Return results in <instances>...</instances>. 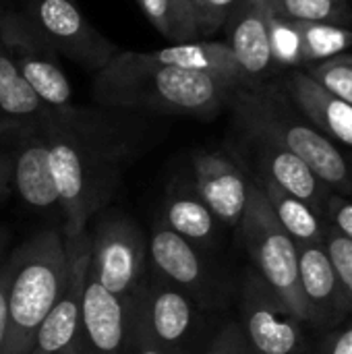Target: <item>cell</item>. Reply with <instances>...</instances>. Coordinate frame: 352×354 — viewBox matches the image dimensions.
Wrapping results in <instances>:
<instances>
[{
    "label": "cell",
    "instance_id": "1",
    "mask_svg": "<svg viewBox=\"0 0 352 354\" xmlns=\"http://www.w3.org/2000/svg\"><path fill=\"white\" fill-rule=\"evenodd\" d=\"M64 239L87 230L89 220L116 191L122 166L133 153L135 135L114 108L66 106L44 122Z\"/></svg>",
    "mask_w": 352,
    "mask_h": 354
},
{
    "label": "cell",
    "instance_id": "2",
    "mask_svg": "<svg viewBox=\"0 0 352 354\" xmlns=\"http://www.w3.org/2000/svg\"><path fill=\"white\" fill-rule=\"evenodd\" d=\"M93 100L104 108L214 118L232 87L205 73L162 64L149 52H118L93 73Z\"/></svg>",
    "mask_w": 352,
    "mask_h": 354
},
{
    "label": "cell",
    "instance_id": "3",
    "mask_svg": "<svg viewBox=\"0 0 352 354\" xmlns=\"http://www.w3.org/2000/svg\"><path fill=\"white\" fill-rule=\"evenodd\" d=\"M234 122L247 139L266 141L299 156L328 187L349 193L352 170L322 131H317L290 102L280 83L263 81L259 85L237 87L228 100Z\"/></svg>",
    "mask_w": 352,
    "mask_h": 354
},
{
    "label": "cell",
    "instance_id": "4",
    "mask_svg": "<svg viewBox=\"0 0 352 354\" xmlns=\"http://www.w3.org/2000/svg\"><path fill=\"white\" fill-rule=\"evenodd\" d=\"M66 278L64 236L41 230L12 253L6 295V338L2 354H29L35 334L54 307Z\"/></svg>",
    "mask_w": 352,
    "mask_h": 354
},
{
    "label": "cell",
    "instance_id": "5",
    "mask_svg": "<svg viewBox=\"0 0 352 354\" xmlns=\"http://www.w3.org/2000/svg\"><path fill=\"white\" fill-rule=\"evenodd\" d=\"M239 228L259 278L301 322H313L299 284L297 243L280 226L257 180H251L249 201Z\"/></svg>",
    "mask_w": 352,
    "mask_h": 354
},
{
    "label": "cell",
    "instance_id": "6",
    "mask_svg": "<svg viewBox=\"0 0 352 354\" xmlns=\"http://www.w3.org/2000/svg\"><path fill=\"white\" fill-rule=\"evenodd\" d=\"M124 344L151 346L174 354L197 326L193 299L164 282L162 278H145L122 301Z\"/></svg>",
    "mask_w": 352,
    "mask_h": 354
},
{
    "label": "cell",
    "instance_id": "7",
    "mask_svg": "<svg viewBox=\"0 0 352 354\" xmlns=\"http://www.w3.org/2000/svg\"><path fill=\"white\" fill-rule=\"evenodd\" d=\"M0 46L48 108L60 110L71 106L73 87L60 68L58 54L27 12L0 8Z\"/></svg>",
    "mask_w": 352,
    "mask_h": 354
},
{
    "label": "cell",
    "instance_id": "8",
    "mask_svg": "<svg viewBox=\"0 0 352 354\" xmlns=\"http://www.w3.org/2000/svg\"><path fill=\"white\" fill-rule=\"evenodd\" d=\"M147 241L124 216H108L89 234V276L112 297L124 301L145 276Z\"/></svg>",
    "mask_w": 352,
    "mask_h": 354
},
{
    "label": "cell",
    "instance_id": "9",
    "mask_svg": "<svg viewBox=\"0 0 352 354\" xmlns=\"http://www.w3.org/2000/svg\"><path fill=\"white\" fill-rule=\"evenodd\" d=\"M27 17L56 54L91 73H98L118 54L116 44L89 23L75 0H29Z\"/></svg>",
    "mask_w": 352,
    "mask_h": 354
},
{
    "label": "cell",
    "instance_id": "10",
    "mask_svg": "<svg viewBox=\"0 0 352 354\" xmlns=\"http://www.w3.org/2000/svg\"><path fill=\"white\" fill-rule=\"evenodd\" d=\"M241 315V330L253 354H299L303 346V322L259 278L257 272H249L245 276Z\"/></svg>",
    "mask_w": 352,
    "mask_h": 354
},
{
    "label": "cell",
    "instance_id": "11",
    "mask_svg": "<svg viewBox=\"0 0 352 354\" xmlns=\"http://www.w3.org/2000/svg\"><path fill=\"white\" fill-rule=\"evenodd\" d=\"M66 247V278L62 290L41 322L33 348L29 354H64L71 351L77 338L87 270H89V234L87 230L64 239Z\"/></svg>",
    "mask_w": 352,
    "mask_h": 354
},
{
    "label": "cell",
    "instance_id": "12",
    "mask_svg": "<svg viewBox=\"0 0 352 354\" xmlns=\"http://www.w3.org/2000/svg\"><path fill=\"white\" fill-rule=\"evenodd\" d=\"M270 4L268 0H241L226 19L228 48L241 68L243 87L268 81L274 68L270 46Z\"/></svg>",
    "mask_w": 352,
    "mask_h": 354
},
{
    "label": "cell",
    "instance_id": "13",
    "mask_svg": "<svg viewBox=\"0 0 352 354\" xmlns=\"http://www.w3.org/2000/svg\"><path fill=\"white\" fill-rule=\"evenodd\" d=\"M193 185L218 222L239 226L249 201L251 178L243 168L220 151L193 156Z\"/></svg>",
    "mask_w": 352,
    "mask_h": 354
},
{
    "label": "cell",
    "instance_id": "14",
    "mask_svg": "<svg viewBox=\"0 0 352 354\" xmlns=\"http://www.w3.org/2000/svg\"><path fill=\"white\" fill-rule=\"evenodd\" d=\"M2 145L10 149L12 178L21 199L35 209H50L58 205L56 189L50 168V145L44 129L25 131L8 137Z\"/></svg>",
    "mask_w": 352,
    "mask_h": 354
},
{
    "label": "cell",
    "instance_id": "15",
    "mask_svg": "<svg viewBox=\"0 0 352 354\" xmlns=\"http://www.w3.org/2000/svg\"><path fill=\"white\" fill-rule=\"evenodd\" d=\"M147 257L151 259L158 278L170 286L193 297H205L210 292V272L199 253V247L176 234L164 224L154 228L147 243Z\"/></svg>",
    "mask_w": 352,
    "mask_h": 354
},
{
    "label": "cell",
    "instance_id": "16",
    "mask_svg": "<svg viewBox=\"0 0 352 354\" xmlns=\"http://www.w3.org/2000/svg\"><path fill=\"white\" fill-rule=\"evenodd\" d=\"M124 353V313L122 301L106 292L87 270L83 307L73 354Z\"/></svg>",
    "mask_w": 352,
    "mask_h": 354
},
{
    "label": "cell",
    "instance_id": "17",
    "mask_svg": "<svg viewBox=\"0 0 352 354\" xmlns=\"http://www.w3.org/2000/svg\"><path fill=\"white\" fill-rule=\"evenodd\" d=\"M297 110L328 139L352 147V106L324 89L303 68H290L280 81Z\"/></svg>",
    "mask_w": 352,
    "mask_h": 354
},
{
    "label": "cell",
    "instance_id": "18",
    "mask_svg": "<svg viewBox=\"0 0 352 354\" xmlns=\"http://www.w3.org/2000/svg\"><path fill=\"white\" fill-rule=\"evenodd\" d=\"M249 141L255 147L261 178L272 180L288 195L301 199L315 214H326V205L330 199L328 185L299 156L266 141H255V139Z\"/></svg>",
    "mask_w": 352,
    "mask_h": 354
},
{
    "label": "cell",
    "instance_id": "19",
    "mask_svg": "<svg viewBox=\"0 0 352 354\" xmlns=\"http://www.w3.org/2000/svg\"><path fill=\"white\" fill-rule=\"evenodd\" d=\"M50 112L0 46V145L12 135L44 127Z\"/></svg>",
    "mask_w": 352,
    "mask_h": 354
},
{
    "label": "cell",
    "instance_id": "20",
    "mask_svg": "<svg viewBox=\"0 0 352 354\" xmlns=\"http://www.w3.org/2000/svg\"><path fill=\"white\" fill-rule=\"evenodd\" d=\"M299 251V284L303 299L311 311L313 324H322L344 311L342 290L334 266L324 245H297Z\"/></svg>",
    "mask_w": 352,
    "mask_h": 354
},
{
    "label": "cell",
    "instance_id": "21",
    "mask_svg": "<svg viewBox=\"0 0 352 354\" xmlns=\"http://www.w3.org/2000/svg\"><path fill=\"white\" fill-rule=\"evenodd\" d=\"M154 60L170 66H178L185 71L205 73L214 79L224 81L232 89L243 87L241 68L232 56V50L226 41H180L170 48L149 52Z\"/></svg>",
    "mask_w": 352,
    "mask_h": 354
},
{
    "label": "cell",
    "instance_id": "22",
    "mask_svg": "<svg viewBox=\"0 0 352 354\" xmlns=\"http://www.w3.org/2000/svg\"><path fill=\"white\" fill-rule=\"evenodd\" d=\"M164 226L180 234L195 247L212 245L218 232V220L199 197L193 180H180L170 187L164 201Z\"/></svg>",
    "mask_w": 352,
    "mask_h": 354
},
{
    "label": "cell",
    "instance_id": "23",
    "mask_svg": "<svg viewBox=\"0 0 352 354\" xmlns=\"http://www.w3.org/2000/svg\"><path fill=\"white\" fill-rule=\"evenodd\" d=\"M272 205L274 216L278 218L280 226L286 230V234L297 243V245H324V228L317 218V214L303 203L301 199L288 195L280 187H276L272 180L261 178L257 180Z\"/></svg>",
    "mask_w": 352,
    "mask_h": 354
},
{
    "label": "cell",
    "instance_id": "24",
    "mask_svg": "<svg viewBox=\"0 0 352 354\" xmlns=\"http://www.w3.org/2000/svg\"><path fill=\"white\" fill-rule=\"evenodd\" d=\"M299 35L301 68L346 54L352 48V27L336 23H295Z\"/></svg>",
    "mask_w": 352,
    "mask_h": 354
},
{
    "label": "cell",
    "instance_id": "25",
    "mask_svg": "<svg viewBox=\"0 0 352 354\" xmlns=\"http://www.w3.org/2000/svg\"><path fill=\"white\" fill-rule=\"evenodd\" d=\"M149 23L170 41H193L199 35L193 10L183 0H137Z\"/></svg>",
    "mask_w": 352,
    "mask_h": 354
},
{
    "label": "cell",
    "instance_id": "26",
    "mask_svg": "<svg viewBox=\"0 0 352 354\" xmlns=\"http://www.w3.org/2000/svg\"><path fill=\"white\" fill-rule=\"evenodd\" d=\"M270 10L286 21L295 23H352V8L349 0H268Z\"/></svg>",
    "mask_w": 352,
    "mask_h": 354
},
{
    "label": "cell",
    "instance_id": "27",
    "mask_svg": "<svg viewBox=\"0 0 352 354\" xmlns=\"http://www.w3.org/2000/svg\"><path fill=\"white\" fill-rule=\"evenodd\" d=\"M305 73L324 89L352 106V54H340L317 64L305 66Z\"/></svg>",
    "mask_w": 352,
    "mask_h": 354
},
{
    "label": "cell",
    "instance_id": "28",
    "mask_svg": "<svg viewBox=\"0 0 352 354\" xmlns=\"http://www.w3.org/2000/svg\"><path fill=\"white\" fill-rule=\"evenodd\" d=\"M324 249L340 282L344 311H352V241L330 226L324 234Z\"/></svg>",
    "mask_w": 352,
    "mask_h": 354
},
{
    "label": "cell",
    "instance_id": "29",
    "mask_svg": "<svg viewBox=\"0 0 352 354\" xmlns=\"http://www.w3.org/2000/svg\"><path fill=\"white\" fill-rule=\"evenodd\" d=\"M270 46L274 66L284 68H301V54H299V35L290 21L270 15Z\"/></svg>",
    "mask_w": 352,
    "mask_h": 354
},
{
    "label": "cell",
    "instance_id": "30",
    "mask_svg": "<svg viewBox=\"0 0 352 354\" xmlns=\"http://www.w3.org/2000/svg\"><path fill=\"white\" fill-rule=\"evenodd\" d=\"M189 2H191L193 17H195L197 29H199V35H201V33L218 31L226 23L230 10L241 0H189Z\"/></svg>",
    "mask_w": 352,
    "mask_h": 354
},
{
    "label": "cell",
    "instance_id": "31",
    "mask_svg": "<svg viewBox=\"0 0 352 354\" xmlns=\"http://www.w3.org/2000/svg\"><path fill=\"white\" fill-rule=\"evenodd\" d=\"M203 354H253L239 324H228L216 338L210 342Z\"/></svg>",
    "mask_w": 352,
    "mask_h": 354
},
{
    "label": "cell",
    "instance_id": "32",
    "mask_svg": "<svg viewBox=\"0 0 352 354\" xmlns=\"http://www.w3.org/2000/svg\"><path fill=\"white\" fill-rule=\"evenodd\" d=\"M326 212L330 214L332 228H336L342 236L352 241V201L342 195H330Z\"/></svg>",
    "mask_w": 352,
    "mask_h": 354
},
{
    "label": "cell",
    "instance_id": "33",
    "mask_svg": "<svg viewBox=\"0 0 352 354\" xmlns=\"http://www.w3.org/2000/svg\"><path fill=\"white\" fill-rule=\"evenodd\" d=\"M317 354H352V324L330 334L322 342Z\"/></svg>",
    "mask_w": 352,
    "mask_h": 354
},
{
    "label": "cell",
    "instance_id": "34",
    "mask_svg": "<svg viewBox=\"0 0 352 354\" xmlns=\"http://www.w3.org/2000/svg\"><path fill=\"white\" fill-rule=\"evenodd\" d=\"M10 276H12V255L0 263V354L6 338V295H8Z\"/></svg>",
    "mask_w": 352,
    "mask_h": 354
},
{
    "label": "cell",
    "instance_id": "35",
    "mask_svg": "<svg viewBox=\"0 0 352 354\" xmlns=\"http://www.w3.org/2000/svg\"><path fill=\"white\" fill-rule=\"evenodd\" d=\"M10 178H12V158H10V149H0V197L6 193V189L10 185Z\"/></svg>",
    "mask_w": 352,
    "mask_h": 354
},
{
    "label": "cell",
    "instance_id": "36",
    "mask_svg": "<svg viewBox=\"0 0 352 354\" xmlns=\"http://www.w3.org/2000/svg\"><path fill=\"white\" fill-rule=\"evenodd\" d=\"M122 354H168L160 348H151V346H133V344H124V353Z\"/></svg>",
    "mask_w": 352,
    "mask_h": 354
},
{
    "label": "cell",
    "instance_id": "37",
    "mask_svg": "<svg viewBox=\"0 0 352 354\" xmlns=\"http://www.w3.org/2000/svg\"><path fill=\"white\" fill-rule=\"evenodd\" d=\"M6 230H0V257H2V251H4V247H6Z\"/></svg>",
    "mask_w": 352,
    "mask_h": 354
},
{
    "label": "cell",
    "instance_id": "38",
    "mask_svg": "<svg viewBox=\"0 0 352 354\" xmlns=\"http://www.w3.org/2000/svg\"><path fill=\"white\" fill-rule=\"evenodd\" d=\"M64 354H73V346H71V351H66V353Z\"/></svg>",
    "mask_w": 352,
    "mask_h": 354
},
{
    "label": "cell",
    "instance_id": "39",
    "mask_svg": "<svg viewBox=\"0 0 352 354\" xmlns=\"http://www.w3.org/2000/svg\"><path fill=\"white\" fill-rule=\"evenodd\" d=\"M183 2H187V4H189V6H191V2H189V0H183ZM191 10H193V8H191Z\"/></svg>",
    "mask_w": 352,
    "mask_h": 354
}]
</instances>
